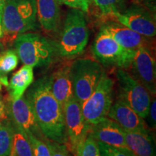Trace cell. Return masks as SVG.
I'll return each instance as SVG.
<instances>
[{
	"instance_id": "obj_1",
	"label": "cell",
	"mask_w": 156,
	"mask_h": 156,
	"mask_svg": "<svg viewBox=\"0 0 156 156\" xmlns=\"http://www.w3.org/2000/svg\"><path fill=\"white\" fill-rule=\"evenodd\" d=\"M28 89L25 97L32 107L45 138L66 145L67 138L64 108L52 93L50 75L39 78Z\"/></svg>"
},
{
	"instance_id": "obj_2",
	"label": "cell",
	"mask_w": 156,
	"mask_h": 156,
	"mask_svg": "<svg viewBox=\"0 0 156 156\" xmlns=\"http://www.w3.org/2000/svg\"><path fill=\"white\" fill-rule=\"evenodd\" d=\"M5 43L15 40L19 35L34 30L37 27L35 0H3L1 12Z\"/></svg>"
},
{
	"instance_id": "obj_3",
	"label": "cell",
	"mask_w": 156,
	"mask_h": 156,
	"mask_svg": "<svg viewBox=\"0 0 156 156\" xmlns=\"http://www.w3.org/2000/svg\"><path fill=\"white\" fill-rule=\"evenodd\" d=\"M89 30L83 12L72 9L64 20L59 40L55 44L56 54L72 58L80 55L87 46Z\"/></svg>"
},
{
	"instance_id": "obj_4",
	"label": "cell",
	"mask_w": 156,
	"mask_h": 156,
	"mask_svg": "<svg viewBox=\"0 0 156 156\" xmlns=\"http://www.w3.org/2000/svg\"><path fill=\"white\" fill-rule=\"evenodd\" d=\"M15 48L20 61L34 68L47 67L56 53L55 44L36 33L19 35L15 40Z\"/></svg>"
},
{
	"instance_id": "obj_5",
	"label": "cell",
	"mask_w": 156,
	"mask_h": 156,
	"mask_svg": "<svg viewBox=\"0 0 156 156\" xmlns=\"http://www.w3.org/2000/svg\"><path fill=\"white\" fill-rule=\"evenodd\" d=\"M104 73L98 62L89 58H77L71 64L74 96L80 104L92 94Z\"/></svg>"
},
{
	"instance_id": "obj_6",
	"label": "cell",
	"mask_w": 156,
	"mask_h": 156,
	"mask_svg": "<svg viewBox=\"0 0 156 156\" xmlns=\"http://www.w3.org/2000/svg\"><path fill=\"white\" fill-rule=\"evenodd\" d=\"M118 100L132 108L145 119L151 103V94L140 82L125 69L117 68L115 73Z\"/></svg>"
},
{
	"instance_id": "obj_7",
	"label": "cell",
	"mask_w": 156,
	"mask_h": 156,
	"mask_svg": "<svg viewBox=\"0 0 156 156\" xmlns=\"http://www.w3.org/2000/svg\"><path fill=\"white\" fill-rule=\"evenodd\" d=\"M135 51L124 48L102 30L99 31L92 45L93 55L97 62L104 66L123 69L130 68Z\"/></svg>"
},
{
	"instance_id": "obj_8",
	"label": "cell",
	"mask_w": 156,
	"mask_h": 156,
	"mask_svg": "<svg viewBox=\"0 0 156 156\" xmlns=\"http://www.w3.org/2000/svg\"><path fill=\"white\" fill-rule=\"evenodd\" d=\"M114 81L105 72L88 98L81 104L82 112L90 125L107 117L113 103Z\"/></svg>"
},
{
	"instance_id": "obj_9",
	"label": "cell",
	"mask_w": 156,
	"mask_h": 156,
	"mask_svg": "<svg viewBox=\"0 0 156 156\" xmlns=\"http://www.w3.org/2000/svg\"><path fill=\"white\" fill-rule=\"evenodd\" d=\"M64 114L67 138L66 147L76 156L77 150L89 134L90 124L84 118L81 104L75 96L64 106Z\"/></svg>"
},
{
	"instance_id": "obj_10",
	"label": "cell",
	"mask_w": 156,
	"mask_h": 156,
	"mask_svg": "<svg viewBox=\"0 0 156 156\" xmlns=\"http://www.w3.org/2000/svg\"><path fill=\"white\" fill-rule=\"evenodd\" d=\"M6 106L9 119L25 133L34 134L44 141L47 140L41 131L32 107L24 95L17 100L9 98Z\"/></svg>"
},
{
	"instance_id": "obj_11",
	"label": "cell",
	"mask_w": 156,
	"mask_h": 156,
	"mask_svg": "<svg viewBox=\"0 0 156 156\" xmlns=\"http://www.w3.org/2000/svg\"><path fill=\"white\" fill-rule=\"evenodd\" d=\"M110 17L146 38H153L156 34L155 17L142 7H132L124 12H114Z\"/></svg>"
},
{
	"instance_id": "obj_12",
	"label": "cell",
	"mask_w": 156,
	"mask_h": 156,
	"mask_svg": "<svg viewBox=\"0 0 156 156\" xmlns=\"http://www.w3.org/2000/svg\"><path fill=\"white\" fill-rule=\"evenodd\" d=\"M131 75L144 85L152 95L156 93V63L149 47L135 51L131 66Z\"/></svg>"
},
{
	"instance_id": "obj_13",
	"label": "cell",
	"mask_w": 156,
	"mask_h": 156,
	"mask_svg": "<svg viewBox=\"0 0 156 156\" xmlns=\"http://www.w3.org/2000/svg\"><path fill=\"white\" fill-rule=\"evenodd\" d=\"M89 133L98 142L119 148L127 153L133 154L126 144L124 129L108 117L104 118L97 124L90 125Z\"/></svg>"
},
{
	"instance_id": "obj_14",
	"label": "cell",
	"mask_w": 156,
	"mask_h": 156,
	"mask_svg": "<svg viewBox=\"0 0 156 156\" xmlns=\"http://www.w3.org/2000/svg\"><path fill=\"white\" fill-rule=\"evenodd\" d=\"M102 30L110 35L124 48L136 50L142 47H149L147 38L117 21H108L101 25Z\"/></svg>"
},
{
	"instance_id": "obj_15",
	"label": "cell",
	"mask_w": 156,
	"mask_h": 156,
	"mask_svg": "<svg viewBox=\"0 0 156 156\" xmlns=\"http://www.w3.org/2000/svg\"><path fill=\"white\" fill-rule=\"evenodd\" d=\"M107 117L118 124L123 129L128 131H149L144 119L122 101L112 105Z\"/></svg>"
},
{
	"instance_id": "obj_16",
	"label": "cell",
	"mask_w": 156,
	"mask_h": 156,
	"mask_svg": "<svg viewBox=\"0 0 156 156\" xmlns=\"http://www.w3.org/2000/svg\"><path fill=\"white\" fill-rule=\"evenodd\" d=\"M50 80L52 93L64 108L66 103L74 97L70 65H64L58 68L50 75Z\"/></svg>"
},
{
	"instance_id": "obj_17",
	"label": "cell",
	"mask_w": 156,
	"mask_h": 156,
	"mask_svg": "<svg viewBox=\"0 0 156 156\" xmlns=\"http://www.w3.org/2000/svg\"><path fill=\"white\" fill-rule=\"evenodd\" d=\"M36 16L43 30L55 33L59 28L60 7L57 0H35Z\"/></svg>"
},
{
	"instance_id": "obj_18",
	"label": "cell",
	"mask_w": 156,
	"mask_h": 156,
	"mask_svg": "<svg viewBox=\"0 0 156 156\" xmlns=\"http://www.w3.org/2000/svg\"><path fill=\"white\" fill-rule=\"evenodd\" d=\"M126 145L135 156H155V142L150 131L124 129Z\"/></svg>"
},
{
	"instance_id": "obj_19",
	"label": "cell",
	"mask_w": 156,
	"mask_h": 156,
	"mask_svg": "<svg viewBox=\"0 0 156 156\" xmlns=\"http://www.w3.org/2000/svg\"><path fill=\"white\" fill-rule=\"evenodd\" d=\"M34 81V67L24 64V66L13 74L9 82L7 87L9 98L17 100L22 97Z\"/></svg>"
},
{
	"instance_id": "obj_20",
	"label": "cell",
	"mask_w": 156,
	"mask_h": 156,
	"mask_svg": "<svg viewBox=\"0 0 156 156\" xmlns=\"http://www.w3.org/2000/svg\"><path fill=\"white\" fill-rule=\"evenodd\" d=\"M9 121L12 131V145L10 156H34L30 142L27 134L11 120L9 119Z\"/></svg>"
},
{
	"instance_id": "obj_21",
	"label": "cell",
	"mask_w": 156,
	"mask_h": 156,
	"mask_svg": "<svg viewBox=\"0 0 156 156\" xmlns=\"http://www.w3.org/2000/svg\"><path fill=\"white\" fill-rule=\"evenodd\" d=\"M19 58L14 49H7L0 54V85L7 87V75L17 67Z\"/></svg>"
},
{
	"instance_id": "obj_22",
	"label": "cell",
	"mask_w": 156,
	"mask_h": 156,
	"mask_svg": "<svg viewBox=\"0 0 156 156\" xmlns=\"http://www.w3.org/2000/svg\"><path fill=\"white\" fill-rule=\"evenodd\" d=\"M12 131L9 119L0 122V156H10Z\"/></svg>"
},
{
	"instance_id": "obj_23",
	"label": "cell",
	"mask_w": 156,
	"mask_h": 156,
	"mask_svg": "<svg viewBox=\"0 0 156 156\" xmlns=\"http://www.w3.org/2000/svg\"><path fill=\"white\" fill-rule=\"evenodd\" d=\"M76 156H101L98 143L90 133L77 150Z\"/></svg>"
},
{
	"instance_id": "obj_24",
	"label": "cell",
	"mask_w": 156,
	"mask_h": 156,
	"mask_svg": "<svg viewBox=\"0 0 156 156\" xmlns=\"http://www.w3.org/2000/svg\"><path fill=\"white\" fill-rule=\"evenodd\" d=\"M93 2L100 9L101 14L110 17L114 12H120V7L124 0H93Z\"/></svg>"
},
{
	"instance_id": "obj_25",
	"label": "cell",
	"mask_w": 156,
	"mask_h": 156,
	"mask_svg": "<svg viewBox=\"0 0 156 156\" xmlns=\"http://www.w3.org/2000/svg\"><path fill=\"white\" fill-rule=\"evenodd\" d=\"M32 147L34 156H51L49 147L46 144V140L39 139L34 134H27Z\"/></svg>"
},
{
	"instance_id": "obj_26",
	"label": "cell",
	"mask_w": 156,
	"mask_h": 156,
	"mask_svg": "<svg viewBox=\"0 0 156 156\" xmlns=\"http://www.w3.org/2000/svg\"><path fill=\"white\" fill-rule=\"evenodd\" d=\"M98 143L100 149L101 156H135L134 154L127 153L122 150L108 145L103 142H98Z\"/></svg>"
},
{
	"instance_id": "obj_27",
	"label": "cell",
	"mask_w": 156,
	"mask_h": 156,
	"mask_svg": "<svg viewBox=\"0 0 156 156\" xmlns=\"http://www.w3.org/2000/svg\"><path fill=\"white\" fill-rule=\"evenodd\" d=\"M46 142L49 147L51 156H73L65 145L46 140Z\"/></svg>"
},
{
	"instance_id": "obj_28",
	"label": "cell",
	"mask_w": 156,
	"mask_h": 156,
	"mask_svg": "<svg viewBox=\"0 0 156 156\" xmlns=\"http://www.w3.org/2000/svg\"><path fill=\"white\" fill-rule=\"evenodd\" d=\"M58 2L65 5L72 9H77L83 12H87L89 10L90 0H57Z\"/></svg>"
},
{
	"instance_id": "obj_29",
	"label": "cell",
	"mask_w": 156,
	"mask_h": 156,
	"mask_svg": "<svg viewBox=\"0 0 156 156\" xmlns=\"http://www.w3.org/2000/svg\"><path fill=\"white\" fill-rule=\"evenodd\" d=\"M156 101L155 99H152L151 105H150L149 111H148V114L146 116L147 118V123L148 125L152 129H155V120H156ZM145 118V119H146Z\"/></svg>"
},
{
	"instance_id": "obj_30",
	"label": "cell",
	"mask_w": 156,
	"mask_h": 156,
	"mask_svg": "<svg viewBox=\"0 0 156 156\" xmlns=\"http://www.w3.org/2000/svg\"><path fill=\"white\" fill-rule=\"evenodd\" d=\"M8 119L7 112L6 101L0 93V122H3Z\"/></svg>"
},
{
	"instance_id": "obj_31",
	"label": "cell",
	"mask_w": 156,
	"mask_h": 156,
	"mask_svg": "<svg viewBox=\"0 0 156 156\" xmlns=\"http://www.w3.org/2000/svg\"><path fill=\"white\" fill-rule=\"evenodd\" d=\"M2 36H3V31H2V28L1 17H0V38H2Z\"/></svg>"
},
{
	"instance_id": "obj_32",
	"label": "cell",
	"mask_w": 156,
	"mask_h": 156,
	"mask_svg": "<svg viewBox=\"0 0 156 156\" xmlns=\"http://www.w3.org/2000/svg\"><path fill=\"white\" fill-rule=\"evenodd\" d=\"M2 5H3V0H0V17H1V12H2Z\"/></svg>"
},
{
	"instance_id": "obj_33",
	"label": "cell",
	"mask_w": 156,
	"mask_h": 156,
	"mask_svg": "<svg viewBox=\"0 0 156 156\" xmlns=\"http://www.w3.org/2000/svg\"><path fill=\"white\" fill-rule=\"evenodd\" d=\"M0 54H1V53H0ZM2 90V85H0V91H1Z\"/></svg>"
}]
</instances>
